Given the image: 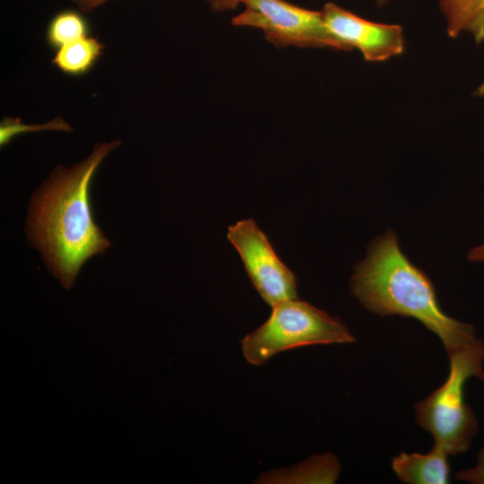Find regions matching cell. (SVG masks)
Wrapping results in <instances>:
<instances>
[{
	"instance_id": "6da1fadb",
	"label": "cell",
	"mask_w": 484,
	"mask_h": 484,
	"mask_svg": "<svg viewBox=\"0 0 484 484\" xmlns=\"http://www.w3.org/2000/svg\"><path fill=\"white\" fill-rule=\"evenodd\" d=\"M118 145L119 141L97 144L85 160L69 169L57 168L31 198L29 241L67 290L84 262L110 244L94 223L89 191L101 161Z\"/></svg>"
},
{
	"instance_id": "7a4b0ae2",
	"label": "cell",
	"mask_w": 484,
	"mask_h": 484,
	"mask_svg": "<svg viewBox=\"0 0 484 484\" xmlns=\"http://www.w3.org/2000/svg\"><path fill=\"white\" fill-rule=\"evenodd\" d=\"M350 290L374 314L419 320L438 336L448 353L478 341L473 325L441 309L431 281L402 252L391 229L376 238L366 257L355 264Z\"/></svg>"
},
{
	"instance_id": "3957f363",
	"label": "cell",
	"mask_w": 484,
	"mask_h": 484,
	"mask_svg": "<svg viewBox=\"0 0 484 484\" xmlns=\"http://www.w3.org/2000/svg\"><path fill=\"white\" fill-rule=\"evenodd\" d=\"M445 382L415 404L417 423L429 432L448 455L466 452L478 432L474 411L464 399V385L471 377L484 381V342L450 352Z\"/></svg>"
},
{
	"instance_id": "277c9868",
	"label": "cell",
	"mask_w": 484,
	"mask_h": 484,
	"mask_svg": "<svg viewBox=\"0 0 484 484\" xmlns=\"http://www.w3.org/2000/svg\"><path fill=\"white\" fill-rule=\"evenodd\" d=\"M269 318L241 340L245 359L261 366L275 354L290 349L335 343H351L355 337L337 317L295 299L272 307Z\"/></svg>"
},
{
	"instance_id": "5b68a950",
	"label": "cell",
	"mask_w": 484,
	"mask_h": 484,
	"mask_svg": "<svg viewBox=\"0 0 484 484\" xmlns=\"http://www.w3.org/2000/svg\"><path fill=\"white\" fill-rule=\"evenodd\" d=\"M242 13L232 18L235 26L263 30L276 47L329 48L341 50L330 35L321 11L305 9L284 0H241Z\"/></svg>"
},
{
	"instance_id": "8992f818",
	"label": "cell",
	"mask_w": 484,
	"mask_h": 484,
	"mask_svg": "<svg viewBox=\"0 0 484 484\" xmlns=\"http://www.w3.org/2000/svg\"><path fill=\"white\" fill-rule=\"evenodd\" d=\"M227 238L238 252L255 289L269 306L298 298L294 273L252 219L229 226Z\"/></svg>"
},
{
	"instance_id": "52a82bcc",
	"label": "cell",
	"mask_w": 484,
	"mask_h": 484,
	"mask_svg": "<svg viewBox=\"0 0 484 484\" xmlns=\"http://www.w3.org/2000/svg\"><path fill=\"white\" fill-rule=\"evenodd\" d=\"M324 23L341 50L357 48L368 62H381L404 49L402 29L396 24L370 22L333 3L321 11Z\"/></svg>"
},
{
	"instance_id": "ba28073f",
	"label": "cell",
	"mask_w": 484,
	"mask_h": 484,
	"mask_svg": "<svg viewBox=\"0 0 484 484\" xmlns=\"http://www.w3.org/2000/svg\"><path fill=\"white\" fill-rule=\"evenodd\" d=\"M447 456L435 445L427 454L402 452L392 459V469L405 483L446 484L450 475Z\"/></svg>"
},
{
	"instance_id": "9c48e42d",
	"label": "cell",
	"mask_w": 484,
	"mask_h": 484,
	"mask_svg": "<svg viewBox=\"0 0 484 484\" xmlns=\"http://www.w3.org/2000/svg\"><path fill=\"white\" fill-rule=\"evenodd\" d=\"M341 466L332 454L314 455L298 465L274 470L261 474L256 483H333L340 473Z\"/></svg>"
},
{
	"instance_id": "30bf717a",
	"label": "cell",
	"mask_w": 484,
	"mask_h": 484,
	"mask_svg": "<svg viewBox=\"0 0 484 484\" xmlns=\"http://www.w3.org/2000/svg\"><path fill=\"white\" fill-rule=\"evenodd\" d=\"M103 49L98 38L87 36L57 49L52 64L65 74L81 76L95 65Z\"/></svg>"
},
{
	"instance_id": "8fae6325",
	"label": "cell",
	"mask_w": 484,
	"mask_h": 484,
	"mask_svg": "<svg viewBox=\"0 0 484 484\" xmlns=\"http://www.w3.org/2000/svg\"><path fill=\"white\" fill-rule=\"evenodd\" d=\"M90 26L86 18L78 11L65 9L56 13L49 21L46 30V39L53 49L79 39L90 36Z\"/></svg>"
},
{
	"instance_id": "7c38bea8",
	"label": "cell",
	"mask_w": 484,
	"mask_h": 484,
	"mask_svg": "<svg viewBox=\"0 0 484 484\" xmlns=\"http://www.w3.org/2000/svg\"><path fill=\"white\" fill-rule=\"evenodd\" d=\"M44 130L67 132L72 129L60 117L41 125H24L21 122L19 117H5L0 125V144L1 146H4L9 143L14 136L25 132H38Z\"/></svg>"
},
{
	"instance_id": "4fadbf2b",
	"label": "cell",
	"mask_w": 484,
	"mask_h": 484,
	"mask_svg": "<svg viewBox=\"0 0 484 484\" xmlns=\"http://www.w3.org/2000/svg\"><path fill=\"white\" fill-rule=\"evenodd\" d=\"M460 27L461 31L470 32L477 44L484 42V0H466Z\"/></svg>"
},
{
	"instance_id": "5bb4252c",
	"label": "cell",
	"mask_w": 484,
	"mask_h": 484,
	"mask_svg": "<svg viewBox=\"0 0 484 484\" xmlns=\"http://www.w3.org/2000/svg\"><path fill=\"white\" fill-rule=\"evenodd\" d=\"M465 2L466 0H440V8L445 16L450 37H456L462 32L460 24Z\"/></svg>"
},
{
	"instance_id": "9a60e30c",
	"label": "cell",
	"mask_w": 484,
	"mask_h": 484,
	"mask_svg": "<svg viewBox=\"0 0 484 484\" xmlns=\"http://www.w3.org/2000/svg\"><path fill=\"white\" fill-rule=\"evenodd\" d=\"M475 466L458 471L455 478L471 484H484V447L479 452Z\"/></svg>"
},
{
	"instance_id": "2e32d148",
	"label": "cell",
	"mask_w": 484,
	"mask_h": 484,
	"mask_svg": "<svg viewBox=\"0 0 484 484\" xmlns=\"http://www.w3.org/2000/svg\"><path fill=\"white\" fill-rule=\"evenodd\" d=\"M205 2L213 12L230 11L241 4V0H205Z\"/></svg>"
},
{
	"instance_id": "e0dca14e",
	"label": "cell",
	"mask_w": 484,
	"mask_h": 484,
	"mask_svg": "<svg viewBox=\"0 0 484 484\" xmlns=\"http://www.w3.org/2000/svg\"><path fill=\"white\" fill-rule=\"evenodd\" d=\"M107 1L108 0H72L81 11L86 13L92 12Z\"/></svg>"
},
{
	"instance_id": "ac0fdd59",
	"label": "cell",
	"mask_w": 484,
	"mask_h": 484,
	"mask_svg": "<svg viewBox=\"0 0 484 484\" xmlns=\"http://www.w3.org/2000/svg\"><path fill=\"white\" fill-rule=\"evenodd\" d=\"M468 259L471 262L484 261V244L470 250Z\"/></svg>"
},
{
	"instance_id": "d6986e66",
	"label": "cell",
	"mask_w": 484,
	"mask_h": 484,
	"mask_svg": "<svg viewBox=\"0 0 484 484\" xmlns=\"http://www.w3.org/2000/svg\"><path fill=\"white\" fill-rule=\"evenodd\" d=\"M474 95L479 97L484 96V82L477 88Z\"/></svg>"
},
{
	"instance_id": "ffe728a7",
	"label": "cell",
	"mask_w": 484,
	"mask_h": 484,
	"mask_svg": "<svg viewBox=\"0 0 484 484\" xmlns=\"http://www.w3.org/2000/svg\"><path fill=\"white\" fill-rule=\"evenodd\" d=\"M388 0H376V4L378 5H383L385 4Z\"/></svg>"
}]
</instances>
